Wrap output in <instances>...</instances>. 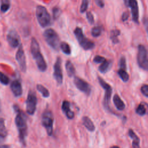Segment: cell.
<instances>
[{
  "label": "cell",
  "instance_id": "1",
  "mask_svg": "<svg viewBox=\"0 0 148 148\" xmlns=\"http://www.w3.org/2000/svg\"><path fill=\"white\" fill-rule=\"evenodd\" d=\"M14 110L17 113L15 117V124L17 127L20 142L25 145V138L27 135V125L24 114L21 112L17 105H14Z\"/></svg>",
  "mask_w": 148,
  "mask_h": 148
},
{
  "label": "cell",
  "instance_id": "2",
  "mask_svg": "<svg viewBox=\"0 0 148 148\" xmlns=\"http://www.w3.org/2000/svg\"><path fill=\"white\" fill-rule=\"evenodd\" d=\"M31 53L39 70L41 72H45L47 69V64L40 53L39 45L35 38L31 39Z\"/></svg>",
  "mask_w": 148,
  "mask_h": 148
},
{
  "label": "cell",
  "instance_id": "3",
  "mask_svg": "<svg viewBox=\"0 0 148 148\" xmlns=\"http://www.w3.org/2000/svg\"><path fill=\"white\" fill-rule=\"evenodd\" d=\"M43 37L47 45L53 50L58 51L60 48V38L57 33L51 28L46 29L43 32Z\"/></svg>",
  "mask_w": 148,
  "mask_h": 148
},
{
  "label": "cell",
  "instance_id": "4",
  "mask_svg": "<svg viewBox=\"0 0 148 148\" xmlns=\"http://www.w3.org/2000/svg\"><path fill=\"white\" fill-rule=\"evenodd\" d=\"M73 34L79 44V45L85 50H88L93 49L95 46L94 43L86 38L83 34V30L80 27H76L73 31Z\"/></svg>",
  "mask_w": 148,
  "mask_h": 148
},
{
  "label": "cell",
  "instance_id": "5",
  "mask_svg": "<svg viewBox=\"0 0 148 148\" xmlns=\"http://www.w3.org/2000/svg\"><path fill=\"white\" fill-rule=\"evenodd\" d=\"M36 16L39 25L45 28L50 25L51 17L46 8L43 6L38 5L36 9Z\"/></svg>",
  "mask_w": 148,
  "mask_h": 148
},
{
  "label": "cell",
  "instance_id": "6",
  "mask_svg": "<svg viewBox=\"0 0 148 148\" xmlns=\"http://www.w3.org/2000/svg\"><path fill=\"white\" fill-rule=\"evenodd\" d=\"M53 116L51 112L46 110L42 115V125L45 127L47 135L51 136L53 131Z\"/></svg>",
  "mask_w": 148,
  "mask_h": 148
},
{
  "label": "cell",
  "instance_id": "7",
  "mask_svg": "<svg viewBox=\"0 0 148 148\" xmlns=\"http://www.w3.org/2000/svg\"><path fill=\"white\" fill-rule=\"evenodd\" d=\"M137 62L139 66L143 70L147 71L148 69L147 52L146 48L143 45H139L138 46Z\"/></svg>",
  "mask_w": 148,
  "mask_h": 148
},
{
  "label": "cell",
  "instance_id": "8",
  "mask_svg": "<svg viewBox=\"0 0 148 148\" xmlns=\"http://www.w3.org/2000/svg\"><path fill=\"white\" fill-rule=\"evenodd\" d=\"M98 80L99 83L100 84L101 86L105 90L103 105L106 110L110 111V109L109 107V103H110V99L112 92V88L110 86V85H109L108 83H106L100 76L98 77Z\"/></svg>",
  "mask_w": 148,
  "mask_h": 148
},
{
  "label": "cell",
  "instance_id": "9",
  "mask_svg": "<svg viewBox=\"0 0 148 148\" xmlns=\"http://www.w3.org/2000/svg\"><path fill=\"white\" fill-rule=\"evenodd\" d=\"M37 98L35 93L29 91L26 100V111L29 115H33L36 109Z\"/></svg>",
  "mask_w": 148,
  "mask_h": 148
},
{
  "label": "cell",
  "instance_id": "10",
  "mask_svg": "<svg viewBox=\"0 0 148 148\" xmlns=\"http://www.w3.org/2000/svg\"><path fill=\"white\" fill-rule=\"evenodd\" d=\"M125 6L131 9L132 21L139 24V8L136 0H124Z\"/></svg>",
  "mask_w": 148,
  "mask_h": 148
},
{
  "label": "cell",
  "instance_id": "11",
  "mask_svg": "<svg viewBox=\"0 0 148 148\" xmlns=\"http://www.w3.org/2000/svg\"><path fill=\"white\" fill-rule=\"evenodd\" d=\"M73 83L76 88L80 91L84 92L86 95H90L91 92V87L90 85L84 80L75 76L73 79Z\"/></svg>",
  "mask_w": 148,
  "mask_h": 148
},
{
  "label": "cell",
  "instance_id": "12",
  "mask_svg": "<svg viewBox=\"0 0 148 148\" xmlns=\"http://www.w3.org/2000/svg\"><path fill=\"white\" fill-rule=\"evenodd\" d=\"M53 76L58 84H61L63 80V75L61 66V59L58 57L54 65Z\"/></svg>",
  "mask_w": 148,
  "mask_h": 148
},
{
  "label": "cell",
  "instance_id": "13",
  "mask_svg": "<svg viewBox=\"0 0 148 148\" xmlns=\"http://www.w3.org/2000/svg\"><path fill=\"white\" fill-rule=\"evenodd\" d=\"M6 38L8 43L13 48H16L20 45V36L14 29H11L8 31Z\"/></svg>",
  "mask_w": 148,
  "mask_h": 148
},
{
  "label": "cell",
  "instance_id": "14",
  "mask_svg": "<svg viewBox=\"0 0 148 148\" xmlns=\"http://www.w3.org/2000/svg\"><path fill=\"white\" fill-rule=\"evenodd\" d=\"M16 59L19 65V66L21 71L23 72H25L27 70L26 60L23 46L21 44L19 45L18 49L16 54Z\"/></svg>",
  "mask_w": 148,
  "mask_h": 148
},
{
  "label": "cell",
  "instance_id": "15",
  "mask_svg": "<svg viewBox=\"0 0 148 148\" xmlns=\"http://www.w3.org/2000/svg\"><path fill=\"white\" fill-rule=\"evenodd\" d=\"M10 88L14 95L16 97L21 96L23 94L22 86L20 82L18 80H14L11 83Z\"/></svg>",
  "mask_w": 148,
  "mask_h": 148
},
{
  "label": "cell",
  "instance_id": "16",
  "mask_svg": "<svg viewBox=\"0 0 148 148\" xmlns=\"http://www.w3.org/2000/svg\"><path fill=\"white\" fill-rule=\"evenodd\" d=\"M62 110L69 119H72L74 116L75 114L73 111H72L70 109V103L68 101H64L62 104Z\"/></svg>",
  "mask_w": 148,
  "mask_h": 148
},
{
  "label": "cell",
  "instance_id": "17",
  "mask_svg": "<svg viewBox=\"0 0 148 148\" xmlns=\"http://www.w3.org/2000/svg\"><path fill=\"white\" fill-rule=\"evenodd\" d=\"M128 135L132 139V146L133 148H140L139 146L140 140L138 136L135 134L134 131L132 129H129L128 130Z\"/></svg>",
  "mask_w": 148,
  "mask_h": 148
},
{
  "label": "cell",
  "instance_id": "18",
  "mask_svg": "<svg viewBox=\"0 0 148 148\" xmlns=\"http://www.w3.org/2000/svg\"><path fill=\"white\" fill-rule=\"evenodd\" d=\"M83 124L90 131L93 132L95 129V127L92 120L87 116H84L82 118Z\"/></svg>",
  "mask_w": 148,
  "mask_h": 148
},
{
  "label": "cell",
  "instance_id": "19",
  "mask_svg": "<svg viewBox=\"0 0 148 148\" xmlns=\"http://www.w3.org/2000/svg\"><path fill=\"white\" fill-rule=\"evenodd\" d=\"M113 101L114 104V106L117 108V109L119 110H123L124 109L125 106L124 102L121 100L120 97L117 94H114L113 98Z\"/></svg>",
  "mask_w": 148,
  "mask_h": 148
},
{
  "label": "cell",
  "instance_id": "20",
  "mask_svg": "<svg viewBox=\"0 0 148 148\" xmlns=\"http://www.w3.org/2000/svg\"><path fill=\"white\" fill-rule=\"evenodd\" d=\"M65 69L67 75L69 77H71L75 76L76 73L75 68L70 60H67L65 63Z\"/></svg>",
  "mask_w": 148,
  "mask_h": 148
},
{
  "label": "cell",
  "instance_id": "21",
  "mask_svg": "<svg viewBox=\"0 0 148 148\" xmlns=\"http://www.w3.org/2000/svg\"><path fill=\"white\" fill-rule=\"evenodd\" d=\"M112 64V62L110 60H105L103 62L101 63V65L98 68V70L101 73H105L110 68Z\"/></svg>",
  "mask_w": 148,
  "mask_h": 148
},
{
  "label": "cell",
  "instance_id": "22",
  "mask_svg": "<svg viewBox=\"0 0 148 148\" xmlns=\"http://www.w3.org/2000/svg\"><path fill=\"white\" fill-rule=\"evenodd\" d=\"M10 8V0H1L0 9L2 12L5 13L9 10Z\"/></svg>",
  "mask_w": 148,
  "mask_h": 148
},
{
  "label": "cell",
  "instance_id": "23",
  "mask_svg": "<svg viewBox=\"0 0 148 148\" xmlns=\"http://www.w3.org/2000/svg\"><path fill=\"white\" fill-rule=\"evenodd\" d=\"M120 34V31L117 29H114L111 31L110 39L112 42L114 44L118 43L119 42V39L118 38L119 35Z\"/></svg>",
  "mask_w": 148,
  "mask_h": 148
},
{
  "label": "cell",
  "instance_id": "24",
  "mask_svg": "<svg viewBox=\"0 0 148 148\" xmlns=\"http://www.w3.org/2000/svg\"><path fill=\"white\" fill-rule=\"evenodd\" d=\"M60 48L62 50V51L66 54L69 55L71 53V49L70 46L65 42H62L60 44Z\"/></svg>",
  "mask_w": 148,
  "mask_h": 148
},
{
  "label": "cell",
  "instance_id": "25",
  "mask_svg": "<svg viewBox=\"0 0 148 148\" xmlns=\"http://www.w3.org/2000/svg\"><path fill=\"white\" fill-rule=\"evenodd\" d=\"M36 88L38 91L42 94L44 98H48L50 96V92L49 90L42 84H37Z\"/></svg>",
  "mask_w": 148,
  "mask_h": 148
},
{
  "label": "cell",
  "instance_id": "26",
  "mask_svg": "<svg viewBox=\"0 0 148 148\" xmlns=\"http://www.w3.org/2000/svg\"><path fill=\"white\" fill-rule=\"evenodd\" d=\"M117 73H118L119 77L121 78V79L123 82H127L129 80V78H130L129 75H128V73L127 72L126 69L120 68V69L118 70Z\"/></svg>",
  "mask_w": 148,
  "mask_h": 148
},
{
  "label": "cell",
  "instance_id": "27",
  "mask_svg": "<svg viewBox=\"0 0 148 148\" xmlns=\"http://www.w3.org/2000/svg\"><path fill=\"white\" fill-rule=\"evenodd\" d=\"M102 30H103V28L102 26H95L94 27H93L91 29V33L92 36L94 37H98L99 36L102 32Z\"/></svg>",
  "mask_w": 148,
  "mask_h": 148
},
{
  "label": "cell",
  "instance_id": "28",
  "mask_svg": "<svg viewBox=\"0 0 148 148\" xmlns=\"http://www.w3.org/2000/svg\"><path fill=\"white\" fill-rule=\"evenodd\" d=\"M0 134L6 137L7 135V130L5 127V120L3 118L0 119Z\"/></svg>",
  "mask_w": 148,
  "mask_h": 148
},
{
  "label": "cell",
  "instance_id": "29",
  "mask_svg": "<svg viewBox=\"0 0 148 148\" xmlns=\"http://www.w3.org/2000/svg\"><path fill=\"white\" fill-rule=\"evenodd\" d=\"M136 113L138 115L141 116L145 115L146 113V109L145 105L142 103L139 104L136 109Z\"/></svg>",
  "mask_w": 148,
  "mask_h": 148
},
{
  "label": "cell",
  "instance_id": "30",
  "mask_svg": "<svg viewBox=\"0 0 148 148\" xmlns=\"http://www.w3.org/2000/svg\"><path fill=\"white\" fill-rule=\"evenodd\" d=\"M9 82L10 79L8 76L2 72H0V82L4 85H8L9 83Z\"/></svg>",
  "mask_w": 148,
  "mask_h": 148
},
{
  "label": "cell",
  "instance_id": "31",
  "mask_svg": "<svg viewBox=\"0 0 148 148\" xmlns=\"http://www.w3.org/2000/svg\"><path fill=\"white\" fill-rule=\"evenodd\" d=\"M88 3H89V0H82V4L80 8V13H83L87 10L88 6Z\"/></svg>",
  "mask_w": 148,
  "mask_h": 148
},
{
  "label": "cell",
  "instance_id": "32",
  "mask_svg": "<svg viewBox=\"0 0 148 148\" xmlns=\"http://www.w3.org/2000/svg\"><path fill=\"white\" fill-rule=\"evenodd\" d=\"M61 14V10L58 7H54L53 9V16L54 19H57Z\"/></svg>",
  "mask_w": 148,
  "mask_h": 148
},
{
  "label": "cell",
  "instance_id": "33",
  "mask_svg": "<svg viewBox=\"0 0 148 148\" xmlns=\"http://www.w3.org/2000/svg\"><path fill=\"white\" fill-rule=\"evenodd\" d=\"M119 65L120 68L126 69V60L124 57H121L119 60Z\"/></svg>",
  "mask_w": 148,
  "mask_h": 148
},
{
  "label": "cell",
  "instance_id": "34",
  "mask_svg": "<svg viewBox=\"0 0 148 148\" xmlns=\"http://www.w3.org/2000/svg\"><path fill=\"white\" fill-rule=\"evenodd\" d=\"M105 58L102 57V56H99V55H97V56H95L93 59V61L95 63H102V62H103L105 60Z\"/></svg>",
  "mask_w": 148,
  "mask_h": 148
},
{
  "label": "cell",
  "instance_id": "35",
  "mask_svg": "<svg viewBox=\"0 0 148 148\" xmlns=\"http://www.w3.org/2000/svg\"><path fill=\"white\" fill-rule=\"evenodd\" d=\"M86 17H87V21H88V23H89L90 24H94V16H93L92 14L90 12H87Z\"/></svg>",
  "mask_w": 148,
  "mask_h": 148
},
{
  "label": "cell",
  "instance_id": "36",
  "mask_svg": "<svg viewBox=\"0 0 148 148\" xmlns=\"http://www.w3.org/2000/svg\"><path fill=\"white\" fill-rule=\"evenodd\" d=\"M141 92L146 97H148V86L147 84H144L140 88Z\"/></svg>",
  "mask_w": 148,
  "mask_h": 148
},
{
  "label": "cell",
  "instance_id": "37",
  "mask_svg": "<svg viewBox=\"0 0 148 148\" xmlns=\"http://www.w3.org/2000/svg\"><path fill=\"white\" fill-rule=\"evenodd\" d=\"M95 2L97 4V5H98L99 8H103L105 3H104V1L103 0H95Z\"/></svg>",
  "mask_w": 148,
  "mask_h": 148
},
{
  "label": "cell",
  "instance_id": "38",
  "mask_svg": "<svg viewBox=\"0 0 148 148\" xmlns=\"http://www.w3.org/2000/svg\"><path fill=\"white\" fill-rule=\"evenodd\" d=\"M128 17H129V14L128 12H125L123 13L122 16H121V19L123 21H125L128 19Z\"/></svg>",
  "mask_w": 148,
  "mask_h": 148
},
{
  "label": "cell",
  "instance_id": "39",
  "mask_svg": "<svg viewBox=\"0 0 148 148\" xmlns=\"http://www.w3.org/2000/svg\"><path fill=\"white\" fill-rule=\"evenodd\" d=\"M0 148H11V147L7 145H0Z\"/></svg>",
  "mask_w": 148,
  "mask_h": 148
},
{
  "label": "cell",
  "instance_id": "40",
  "mask_svg": "<svg viewBox=\"0 0 148 148\" xmlns=\"http://www.w3.org/2000/svg\"><path fill=\"white\" fill-rule=\"evenodd\" d=\"M143 23H144V24L145 25V28H146V31H147V19H146V18H145V21H143Z\"/></svg>",
  "mask_w": 148,
  "mask_h": 148
},
{
  "label": "cell",
  "instance_id": "41",
  "mask_svg": "<svg viewBox=\"0 0 148 148\" xmlns=\"http://www.w3.org/2000/svg\"><path fill=\"white\" fill-rule=\"evenodd\" d=\"M5 136H3L1 134H0V143L3 142L4 140V139H5Z\"/></svg>",
  "mask_w": 148,
  "mask_h": 148
},
{
  "label": "cell",
  "instance_id": "42",
  "mask_svg": "<svg viewBox=\"0 0 148 148\" xmlns=\"http://www.w3.org/2000/svg\"><path fill=\"white\" fill-rule=\"evenodd\" d=\"M110 148H120V147L119 146H113L110 147Z\"/></svg>",
  "mask_w": 148,
  "mask_h": 148
},
{
  "label": "cell",
  "instance_id": "43",
  "mask_svg": "<svg viewBox=\"0 0 148 148\" xmlns=\"http://www.w3.org/2000/svg\"><path fill=\"white\" fill-rule=\"evenodd\" d=\"M1 102H0V113H1Z\"/></svg>",
  "mask_w": 148,
  "mask_h": 148
}]
</instances>
